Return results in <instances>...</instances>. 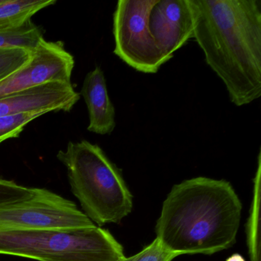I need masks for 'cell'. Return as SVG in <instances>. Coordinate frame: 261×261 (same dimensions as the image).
Instances as JSON below:
<instances>
[{
	"label": "cell",
	"instance_id": "6da1fadb",
	"mask_svg": "<svg viewBox=\"0 0 261 261\" xmlns=\"http://www.w3.org/2000/svg\"><path fill=\"white\" fill-rule=\"evenodd\" d=\"M193 38L222 81L230 101L250 105L261 96L260 0H187Z\"/></svg>",
	"mask_w": 261,
	"mask_h": 261
},
{
	"label": "cell",
	"instance_id": "7a4b0ae2",
	"mask_svg": "<svg viewBox=\"0 0 261 261\" xmlns=\"http://www.w3.org/2000/svg\"><path fill=\"white\" fill-rule=\"evenodd\" d=\"M242 204L225 180L196 177L175 185L155 226L156 238L182 254L212 255L236 242Z\"/></svg>",
	"mask_w": 261,
	"mask_h": 261
},
{
	"label": "cell",
	"instance_id": "3957f363",
	"mask_svg": "<svg viewBox=\"0 0 261 261\" xmlns=\"http://www.w3.org/2000/svg\"><path fill=\"white\" fill-rule=\"evenodd\" d=\"M57 158L84 213L99 226L119 223L133 208V196L121 171L97 144L69 142Z\"/></svg>",
	"mask_w": 261,
	"mask_h": 261
},
{
	"label": "cell",
	"instance_id": "277c9868",
	"mask_svg": "<svg viewBox=\"0 0 261 261\" xmlns=\"http://www.w3.org/2000/svg\"><path fill=\"white\" fill-rule=\"evenodd\" d=\"M0 254L39 261H120L123 247L101 227L66 231L0 230Z\"/></svg>",
	"mask_w": 261,
	"mask_h": 261
},
{
	"label": "cell",
	"instance_id": "5b68a950",
	"mask_svg": "<svg viewBox=\"0 0 261 261\" xmlns=\"http://www.w3.org/2000/svg\"><path fill=\"white\" fill-rule=\"evenodd\" d=\"M32 191L30 198L0 205V230L66 231L95 227L72 201L46 189Z\"/></svg>",
	"mask_w": 261,
	"mask_h": 261
},
{
	"label": "cell",
	"instance_id": "8992f818",
	"mask_svg": "<svg viewBox=\"0 0 261 261\" xmlns=\"http://www.w3.org/2000/svg\"><path fill=\"white\" fill-rule=\"evenodd\" d=\"M157 0H120L114 13V53L136 71L155 74L164 65L149 27Z\"/></svg>",
	"mask_w": 261,
	"mask_h": 261
},
{
	"label": "cell",
	"instance_id": "52a82bcc",
	"mask_svg": "<svg viewBox=\"0 0 261 261\" xmlns=\"http://www.w3.org/2000/svg\"><path fill=\"white\" fill-rule=\"evenodd\" d=\"M74 59L62 42L43 39L30 60L0 82V98L49 82L71 83Z\"/></svg>",
	"mask_w": 261,
	"mask_h": 261
},
{
	"label": "cell",
	"instance_id": "ba28073f",
	"mask_svg": "<svg viewBox=\"0 0 261 261\" xmlns=\"http://www.w3.org/2000/svg\"><path fill=\"white\" fill-rule=\"evenodd\" d=\"M149 27L166 63L193 38V21L187 0H157L149 13Z\"/></svg>",
	"mask_w": 261,
	"mask_h": 261
},
{
	"label": "cell",
	"instance_id": "9c48e42d",
	"mask_svg": "<svg viewBox=\"0 0 261 261\" xmlns=\"http://www.w3.org/2000/svg\"><path fill=\"white\" fill-rule=\"evenodd\" d=\"M80 100L71 83L49 82L0 98V117L24 112H68Z\"/></svg>",
	"mask_w": 261,
	"mask_h": 261
},
{
	"label": "cell",
	"instance_id": "30bf717a",
	"mask_svg": "<svg viewBox=\"0 0 261 261\" xmlns=\"http://www.w3.org/2000/svg\"><path fill=\"white\" fill-rule=\"evenodd\" d=\"M81 94L89 114L88 130L99 135L111 134L116 127L115 108L110 99L101 68L97 67L87 74Z\"/></svg>",
	"mask_w": 261,
	"mask_h": 261
},
{
	"label": "cell",
	"instance_id": "8fae6325",
	"mask_svg": "<svg viewBox=\"0 0 261 261\" xmlns=\"http://www.w3.org/2000/svg\"><path fill=\"white\" fill-rule=\"evenodd\" d=\"M56 3V0H4L0 4V31L22 27L35 14Z\"/></svg>",
	"mask_w": 261,
	"mask_h": 261
},
{
	"label": "cell",
	"instance_id": "7c38bea8",
	"mask_svg": "<svg viewBox=\"0 0 261 261\" xmlns=\"http://www.w3.org/2000/svg\"><path fill=\"white\" fill-rule=\"evenodd\" d=\"M43 39V29L30 20L19 28L0 31V50L22 48L33 53Z\"/></svg>",
	"mask_w": 261,
	"mask_h": 261
},
{
	"label": "cell",
	"instance_id": "4fadbf2b",
	"mask_svg": "<svg viewBox=\"0 0 261 261\" xmlns=\"http://www.w3.org/2000/svg\"><path fill=\"white\" fill-rule=\"evenodd\" d=\"M261 152L257 159V169L254 178L253 198L247 226V245L250 261H260L259 246V207H260Z\"/></svg>",
	"mask_w": 261,
	"mask_h": 261
},
{
	"label": "cell",
	"instance_id": "5bb4252c",
	"mask_svg": "<svg viewBox=\"0 0 261 261\" xmlns=\"http://www.w3.org/2000/svg\"><path fill=\"white\" fill-rule=\"evenodd\" d=\"M46 114L32 111L0 117V144L9 139L19 137L29 123Z\"/></svg>",
	"mask_w": 261,
	"mask_h": 261
},
{
	"label": "cell",
	"instance_id": "9a60e30c",
	"mask_svg": "<svg viewBox=\"0 0 261 261\" xmlns=\"http://www.w3.org/2000/svg\"><path fill=\"white\" fill-rule=\"evenodd\" d=\"M31 54L22 48L0 50V82L27 63Z\"/></svg>",
	"mask_w": 261,
	"mask_h": 261
},
{
	"label": "cell",
	"instance_id": "2e32d148",
	"mask_svg": "<svg viewBox=\"0 0 261 261\" xmlns=\"http://www.w3.org/2000/svg\"><path fill=\"white\" fill-rule=\"evenodd\" d=\"M177 253H173L166 249L155 238L149 245L146 246L143 250L130 257H124L120 261H172L178 256Z\"/></svg>",
	"mask_w": 261,
	"mask_h": 261
},
{
	"label": "cell",
	"instance_id": "e0dca14e",
	"mask_svg": "<svg viewBox=\"0 0 261 261\" xmlns=\"http://www.w3.org/2000/svg\"><path fill=\"white\" fill-rule=\"evenodd\" d=\"M32 188L25 187L10 180L0 178V205L30 198Z\"/></svg>",
	"mask_w": 261,
	"mask_h": 261
},
{
	"label": "cell",
	"instance_id": "ac0fdd59",
	"mask_svg": "<svg viewBox=\"0 0 261 261\" xmlns=\"http://www.w3.org/2000/svg\"><path fill=\"white\" fill-rule=\"evenodd\" d=\"M226 261H246L245 259L239 253H233L231 256H229Z\"/></svg>",
	"mask_w": 261,
	"mask_h": 261
},
{
	"label": "cell",
	"instance_id": "d6986e66",
	"mask_svg": "<svg viewBox=\"0 0 261 261\" xmlns=\"http://www.w3.org/2000/svg\"><path fill=\"white\" fill-rule=\"evenodd\" d=\"M4 2V0H0V4H2Z\"/></svg>",
	"mask_w": 261,
	"mask_h": 261
}]
</instances>
